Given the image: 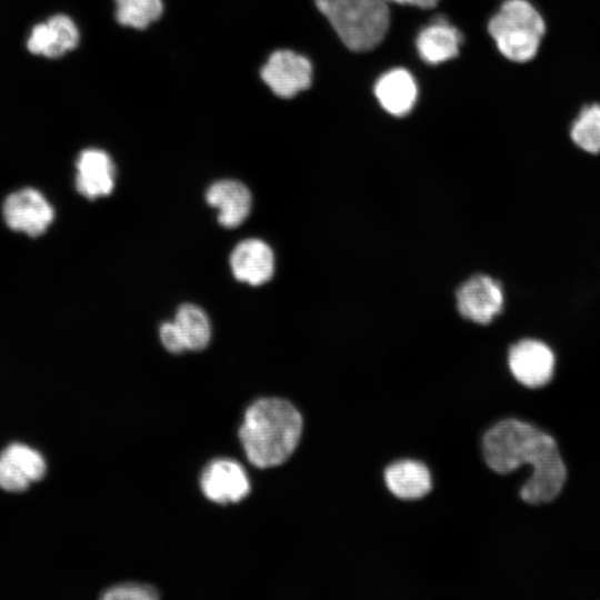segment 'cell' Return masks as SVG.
I'll use <instances>...</instances> for the list:
<instances>
[{
  "label": "cell",
  "instance_id": "6da1fadb",
  "mask_svg": "<svg viewBox=\"0 0 600 600\" xmlns=\"http://www.w3.org/2000/svg\"><path fill=\"white\" fill-rule=\"evenodd\" d=\"M482 449L486 463L497 473L531 467V477L520 490L527 503L550 502L564 486L567 468L556 440L528 422L513 418L498 422L486 432Z\"/></svg>",
  "mask_w": 600,
  "mask_h": 600
},
{
  "label": "cell",
  "instance_id": "7a4b0ae2",
  "mask_svg": "<svg viewBox=\"0 0 600 600\" xmlns=\"http://www.w3.org/2000/svg\"><path fill=\"white\" fill-rule=\"evenodd\" d=\"M302 424L301 414L289 401L257 400L247 409L239 429L248 460L258 468L283 463L299 443Z\"/></svg>",
  "mask_w": 600,
  "mask_h": 600
},
{
  "label": "cell",
  "instance_id": "3957f363",
  "mask_svg": "<svg viewBox=\"0 0 600 600\" xmlns=\"http://www.w3.org/2000/svg\"><path fill=\"white\" fill-rule=\"evenodd\" d=\"M547 27L529 0H504L488 22V32L508 60L524 63L539 51Z\"/></svg>",
  "mask_w": 600,
  "mask_h": 600
},
{
  "label": "cell",
  "instance_id": "277c9868",
  "mask_svg": "<svg viewBox=\"0 0 600 600\" xmlns=\"http://www.w3.org/2000/svg\"><path fill=\"white\" fill-rule=\"evenodd\" d=\"M386 0H316L341 41L352 51L378 46L389 26Z\"/></svg>",
  "mask_w": 600,
  "mask_h": 600
},
{
  "label": "cell",
  "instance_id": "5b68a950",
  "mask_svg": "<svg viewBox=\"0 0 600 600\" xmlns=\"http://www.w3.org/2000/svg\"><path fill=\"white\" fill-rule=\"evenodd\" d=\"M506 361L513 379L530 389L550 383L558 364L554 348L536 336H523L512 341L508 346Z\"/></svg>",
  "mask_w": 600,
  "mask_h": 600
},
{
  "label": "cell",
  "instance_id": "8992f818",
  "mask_svg": "<svg viewBox=\"0 0 600 600\" xmlns=\"http://www.w3.org/2000/svg\"><path fill=\"white\" fill-rule=\"evenodd\" d=\"M456 302L463 319L480 327H489L504 312V284L492 273H473L457 289Z\"/></svg>",
  "mask_w": 600,
  "mask_h": 600
},
{
  "label": "cell",
  "instance_id": "52a82bcc",
  "mask_svg": "<svg viewBox=\"0 0 600 600\" xmlns=\"http://www.w3.org/2000/svg\"><path fill=\"white\" fill-rule=\"evenodd\" d=\"M3 218L7 226L30 237L47 231L54 218L48 200L38 190L27 188L7 197L3 203Z\"/></svg>",
  "mask_w": 600,
  "mask_h": 600
},
{
  "label": "cell",
  "instance_id": "ba28073f",
  "mask_svg": "<svg viewBox=\"0 0 600 600\" xmlns=\"http://www.w3.org/2000/svg\"><path fill=\"white\" fill-rule=\"evenodd\" d=\"M310 61L291 50H277L261 68L264 83L281 98H291L311 83Z\"/></svg>",
  "mask_w": 600,
  "mask_h": 600
},
{
  "label": "cell",
  "instance_id": "9c48e42d",
  "mask_svg": "<svg viewBox=\"0 0 600 600\" xmlns=\"http://www.w3.org/2000/svg\"><path fill=\"white\" fill-rule=\"evenodd\" d=\"M200 487L208 499L218 503L239 502L250 491L244 469L230 459L209 463L202 471Z\"/></svg>",
  "mask_w": 600,
  "mask_h": 600
},
{
  "label": "cell",
  "instance_id": "30bf717a",
  "mask_svg": "<svg viewBox=\"0 0 600 600\" xmlns=\"http://www.w3.org/2000/svg\"><path fill=\"white\" fill-rule=\"evenodd\" d=\"M274 263L271 247L258 238L242 240L230 254L232 274L250 286L268 282L274 273Z\"/></svg>",
  "mask_w": 600,
  "mask_h": 600
},
{
  "label": "cell",
  "instance_id": "8fae6325",
  "mask_svg": "<svg viewBox=\"0 0 600 600\" xmlns=\"http://www.w3.org/2000/svg\"><path fill=\"white\" fill-rule=\"evenodd\" d=\"M76 169V188L84 198L94 200L112 192L116 168L106 151L98 148L84 149L77 159Z\"/></svg>",
  "mask_w": 600,
  "mask_h": 600
},
{
  "label": "cell",
  "instance_id": "7c38bea8",
  "mask_svg": "<svg viewBox=\"0 0 600 600\" xmlns=\"http://www.w3.org/2000/svg\"><path fill=\"white\" fill-rule=\"evenodd\" d=\"M206 200L218 211V221L226 228L240 226L252 208L250 190L242 182L231 179L213 182L206 192Z\"/></svg>",
  "mask_w": 600,
  "mask_h": 600
},
{
  "label": "cell",
  "instance_id": "4fadbf2b",
  "mask_svg": "<svg viewBox=\"0 0 600 600\" xmlns=\"http://www.w3.org/2000/svg\"><path fill=\"white\" fill-rule=\"evenodd\" d=\"M79 42L76 23L66 14H56L33 27L27 41L28 50L47 58H59Z\"/></svg>",
  "mask_w": 600,
  "mask_h": 600
},
{
  "label": "cell",
  "instance_id": "5bb4252c",
  "mask_svg": "<svg viewBox=\"0 0 600 600\" xmlns=\"http://www.w3.org/2000/svg\"><path fill=\"white\" fill-rule=\"evenodd\" d=\"M374 94L382 108L396 117L406 116L414 106L417 86L412 76L402 68L382 74L376 86Z\"/></svg>",
  "mask_w": 600,
  "mask_h": 600
},
{
  "label": "cell",
  "instance_id": "9a60e30c",
  "mask_svg": "<svg viewBox=\"0 0 600 600\" xmlns=\"http://www.w3.org/2000/svg\"><path fill=\"white\" fill-rule=\"evenodd\" d=\"M462 37L447 20L438 18L422 29L417 38V49L423 61L438 64L459 53Z\"/></svg>",
  "mask_w": 600,
  "mask_h": 600
},
{
  "label": "cell",
  "instance_id": "2e32d148",
  "mask_svg": "<svg viewBox=\"0 0 600 600\" xmlns=\"http://www.w3.org/2000/svg\"><path fill=\"white\" fill-rule=\"evenodd\" d=\"M384 480L389 491L400 499H419L431 490V476L421 462L402 460L388 467Z\"/></svg>",
  "mask_w": 600,
  "mask_h": 600
},
{
  "label": "cell",
  "instance_id": "e0dca14e",
  "mask_svg": "<svg viewBox=\"0 0 600 600\" xmlns=\"http://www.w3.org/2000/svg\"><path fill=\"white\" fill-rule=\"evenodd\" d=\"M173 322L181 336L186 351H200L210 342V320L200 307L191 303L180 306Z\"/></svg>",
  "mask_w": 600,
  "mask_h": 600
},
{
  "label": "cell",
  "instance_id": "ac0fdd59",
  "mask_svg": "<svg viewBox=\"0 0 600 600\" xmlns=\"http://www.w3.org/2000/svg\"><path fill=\"white\" fill-rule=\"evenodd\" d=\"M568 137L571 143L589 156L600 154V104L584 107L571 122Z\"/></svg>",
  "mask_w": 600,
  "mask_h": 600
},
{
  "label": "cell",
  "instance_id": "d6986e66",
  "mask_svg": "<svg viewBox=\"0 0 600 600\" xmlns=\"http://www.w3.org/2000/svg\"><path fill=\"white\" fill-rule=\"evenodd\" d=\"M116 19L127 27L144 29L163 12L162 0H114Z\"/></svg>",
  "mask_w": 600,
  "mask_h": 600
},
{
  "label": "cell",
  "instance_id": "ffe728a7",
  "mask_svg": "<svg viewBox=\"0 0 600 600\" xmlns=\"http://www.w3.org/2000/svg\"><path fill=\"white\" fill-rule=\"evenodd\" d=\"M1 458L16 466L30 481H38L46 473L43 457L22 443H12L0 454Z\"/></svg>",
  "mask_w": 600,
  "mask_h": 600
},
{
  "label": "cell",
  "instance_id": "44dd1931",
  "mask_svg": "<svg viewBox=\"0 0 600 600\" xmlns=\"http://www.w3.org/2000/svg\"><path fill=\"white\" fill-rule=\"evenodd\" d=\"M102 599L106 600H154L158 599L157 591L146 584L126 583L108 589Z\"/></svg>",
  "mask_w": 600,
  "mask_h": 600
},
{
  "label": "cell",
  "instance_id": "7402d4cb",
  "mask_svg": "<svg viewBox=\"0 0 600 600\" xmlns=\"http://www.w3.org/2000/svg\"><path fill=\"white\" fill-rule=\"evenodd\" d=\"M30 480L11 462L0 457V487L19 492L28 489Z\"/></svg>",
  "mask_w": 600,
  "mask_h": 600
},
{
  "label": "cell",
  "instance_id": "603a6c76",
  "mask_svg": "<svg viewBox=\"0 0 600 600\" xmlns=\"http://www.w3.org/2000/svg\"><path fill=\"white\" fill-rule=\"evenodd\" d=\"M160 340L163 347L173 353H181L186 351L181 336L173 321H168L161 324L159 329Z\"/></svg>",
  "mask_w": 600,
  "mask_h": 600
},
{
  "label": "cell",
  "instance_id": "cb8c5ba5",
  "mask_svg": "<svg viewBox=\"0 0 600 600\" xmlns=\"http://www.w3.org/2000/svg\"><path fill=\"white\" fill-rule=\"evenodd\" d=\"M387 2H396L399 4L414 6L421 9H430L436 7L439 0H386Z\"/></svg>",
  "mask_w": 600,
  "mask_h": 600
}]
</instances>
